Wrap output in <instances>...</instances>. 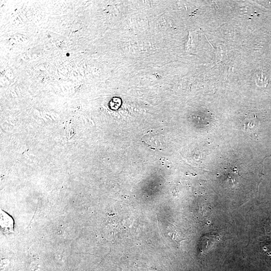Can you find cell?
I'll return each mask as SVG.
<instances>
[{"label": "cell", "instance_id": "obj_3", "mask_svg": "<svg viewBox=\"0 0 271 271\" xmlns=\"http://www.w3.org/2000/svg\"><path fill=\"white\" fill-rule=\"evenodd\" d=\"M69 54H67V55L69 56H70Z\"/></svg>", "mask_w": 271, "mask_h": 271}, {"label": "cell", "instance_id": "obj_1", "mask_svg": "<svg viewBox=\"0 0 271 271\" xmlns=\"http://www.w3.org/2000/svg\"><path fill=\"white\" fill-rule=\"evenodd\" d=\"M142 140L153 150L163 151L164 149V136L161 134L151 131L143 136Z\"/></svg>", "mask_w": 271, "mask_h": 271}, {"label": "cell", "instance_id": "obj_2", "mask_svg": "<svg viewBox=\"0 0 271 271\" xmlns=\"http://www.w3.org/2000/svg\"><path fill=\"white\" fill-rule=\"evenodd\" d=\"M196 31L189 33L188 41L185 45V50L186 52H190L194 47H196L197 40L198 39Z\"/></svg>", "mask_w": 271, "mask_h": 271}]
</instances>
